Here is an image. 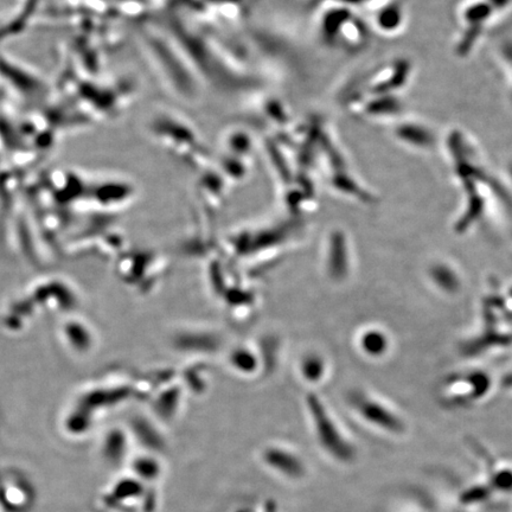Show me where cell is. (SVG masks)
<instances>
[{"mask_svg": "<svg viewBox=\"0 0 512 512\" xmlns=\"http://www.w3.org/2000/svg\"><path fill=\"white\" fill-rule=\"evenodd\" d=\"M264 462L270 469L290 479H300L305 476V464L296 453L286 448L273 447L264 452Z\"/></svg>", "mask_w": 512, "mask_h": 512, "instance_id": "obj_2", "label": "cell"}, {"mask_svg": "<svg viewBox=\"0 0 512 512\" xmlns=\"http://www.w3.org/2000/svg\"><path fill=\"white\" fill-rule=\"evenodd\" d=\"M363 414L367 416L368 420L376 422V424L383 425L388 428H395L398 430V422L393 419L392 415H390L386 409H383L381 406L376 405V403H364Z\"/></svg>", "mask_w": 512, "mask_h": 512, "instance_id": "obj_3", "label": "cell"}, {"mask_svg": "<svg viewBox=\"0 0 512 512\" xmlns=\"http://www.w3.org/2000/svg\"><path fill=\"white\" fill-rule=\"evenodd\" d=\"M316 424L320 444L332 454L331 457L336 458L339 462H349L354 457L352 456L354 452L347 441L341 437L334 421H331L323 411V415L320 412L317 414Z\"/></svg>", "mask_w": 512, "mask_h": 512, "instance_id": "obj_1", "label": "cell"}, {"mask_svg": "<svg viewBox=\"0 0 512 512\" xmlns=\"http://www.w3.org/2000/svg\"><path fill=\"white\" fill-rule=\"evenodd\" d=\"M384 339L380 335H368L366 339H364V347L369 350V352H381L384 347Z\"/></svg>", "mask_w": 512, "mask_h": 512, "instance_id": "obj_4", "label": "cell"}]
</instances>
